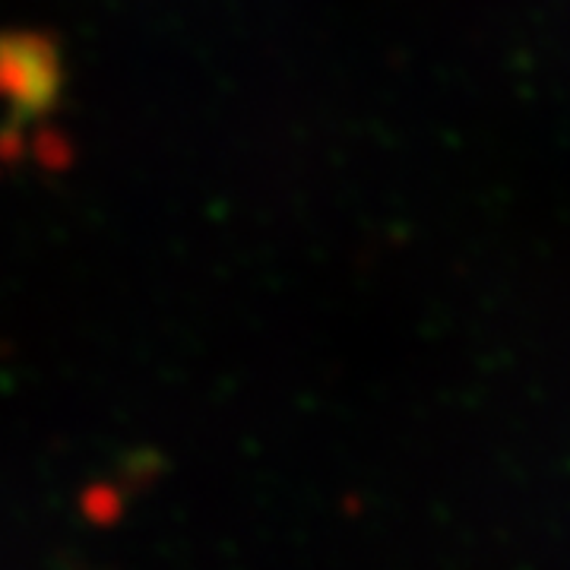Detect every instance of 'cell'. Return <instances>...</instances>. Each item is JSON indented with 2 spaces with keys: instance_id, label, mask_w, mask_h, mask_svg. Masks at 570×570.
Listing matches in <instances>:
<instances>
[{
  "instance_id": "1",
  "label": "cell",
  "mask_w": 570,
  "mask_h": 570,
  "mask_svg": "<svg viewBox=\"0 0 570 570\" xmlns=\"http://www.w3.org/2000/svg\"><path fill=\"white\" fill-rule=\"evenodd\" d=\"M61 51L55 39L32 29L0 32V102L17 118L51 111L61 96Z\"/></svg>"
}]
</instances>
